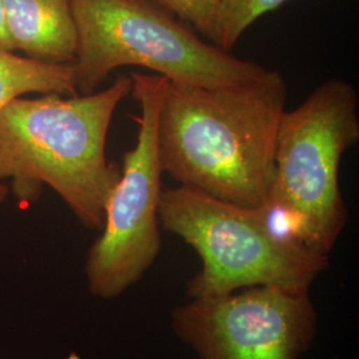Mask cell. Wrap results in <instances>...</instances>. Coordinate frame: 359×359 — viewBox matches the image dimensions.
I'll return each mask as SVG.
<instances>
[{
	"mask_svg": "<svg viewBox=\"0 0 359 359\" xmlns=\"http://www.w3.org/2000/svg\"><path fill=\"white\" fill-rule=\"evenodd\" d=\"M358 140V96L342 79L326 80L304 103L283 112L274 179L261 208L274 231L330 255L348 218L339 167Z\"/></svg>",
	"mask_w": 359,
	"mask_h": 359,
	"instance_id": "3",
	"label": "cell"
},
{
	"mask_svg": "<svg viewBox=\"0 0 359 359\" xmlns=\"http://www.w3.org/2000/svg\"><path fill=\"white\" fill-rule=\"evenodd\" d=\"M287 0H222L213 27L212 41L229 52L245 31L262 15L270 13Z\"/></svg>",
	"mask_w": 359,
	"mask_h": 359,
	"instance_id": "10",
	"label": "cell"
},
{
	"mask_svg": "<svg viewBox=\"0 0 359 359\" xmlns=\"http://www.w3.org/2000/svg\"><path fill=\"white\" fill-rule=\"evenodd\" d=\"M310 292L274 286L192 298L172 311V329L200 359H298L314 341Z\"/></svg>",
	"mask_w": 359,
	"mask_h": 359,
	"instance_id": "7",
	"label": "cell"
},
{
	"mask_svg": "<svg viewBox=\"0 0 359 359\" xmlns=\"http://www.w3.org/2000/svg\"><path fill=\"white\" fill-rule=\"evenodd\" d=\"M130 96L140 107L135 147L124 154L120 177L109 193L102 234L86 259L90 294L114 299L139 283L161 250L158 204L163 168L157 123L167 77L132 72Z\"/></svg>",
	"mask_w": 359,
	"mask_h": 359,
	"instance_id": "6",
	"label": "cell"
},
{
	"mask_svg": "<svg viewBox=\"0 0 359 359\" xmlns=\"http://www.w3.org/2000/svg\"><path fill=\"white\" fill-rule=\"evenodd\" d=\"M158 221L161 229L179 236L201 258V269L187 286L191 298L255 286L310 292L330 265V257L274 231L261 208L237 205L182 185L163 189Z\"/></svg>",
	"mask_w": 359,
	"mask_h": 359,
	"instance_id": "5",
	"label": "cell"
},
{
	"mask_svg": "<svg viewBox=\"0 0 359 359\" xmlns=\"http://www.w3.org/2000/svg\"><path fill=\"white\" fill-rule=\"evenodd\" d=\"M130 90V76L120 75L90 95L20 96L0 109V182L11 180L20 208L50 187L86 228L102 231L120 177V168L107 160V135Z\"/></svg>",
	"mask_w": 359,
	"mask_h": 359,
	"instance_id": "2",
	"label": "cell"
},
{
	"mask_svg": "<svg viewBox=\"0 0 359 359\" xmlns=\"http://www.w3.org/2000/svg\"><path fill=\"white\" fill-rule=\"evenodd\" d=\"M181 22L212 40L216 13L222 0H156Z\"/></svg>",
	"mask_w": 359,
	"mask_h": 359,
	"instance_id": "11",
	"label": "cell"
},
{
	"mask_svg": "<svg viewBox=\"0 0 359 359\" xmlns=\"http://www.w3.org/2000/svg\"><path fill=\"white\" fill-rule=\"evenodd\" d=\"M0 50L6 51L15 52L13 41L8 36L7 27H6V20H4V13H3V4L0 0Z\"/></svg>",
	"mask_w": 359,
	"mask_h": 359,
	"instance_id": "12",
	"label": "cell"
},
{
	"mask_svg": "<svg viewBox=\"0 0 359 359\" xmlns=\"http://www.w3.org/2000/svg\"><path fill=\"white\" fill-rule=\"evenodd\" d=\"M286 95L276 69L216 88L168 80L157 123L163 172L218 200L262 208L274 179Z\"/></svg>",
	"mask_w": 359,
	"mask_h": 359,
	"instance_id": "1",
	"label": "cell"
},
{
	"mask_svg": "<svg viewBox=\"0 0 359 359\" xmlns=\"http://www.w3.org/2000/svg\"><path fill=\"white\" fill-rule=\"evenodd\" d=\"M71 7L77 95L96 92L126 65L209 88L249 83L268 71L206 43L156 0H71Z\"/></svg>",
	"mask_w": 359,
	"mask_h": 359,
	"instance_id": "4",
	"label": "cell"
},
{
	"mask_svg": "<svg viewBox=\"0 0 359 359\" xmlns=\"http://www.w3.org/2000/svg\"><path fill=\"white\" fill-rule=\"evenodd\" d=\"M77 95L72 65H56L0 50V109L13 99L27 93ZM10 189L0 182V204Z\"/></svg>",
	"mask_w": 359,
	"mask_h": 359,
	"instance_id": "9",
	"label": "cell"
},
{
	"mask_svg": "<svg viewBox=\"0 0 359 359\" xmlns=\"http://www.w3.org/2000/svg\"><path fill=\"white\" fill-rule=\"evenodd\" d=\"M15 51L56 65H72L76 28L71 0H1Z\"/></svg>",
	"mask_w": 359,
	"mask_h": 359,
	"instance_id": "8",
	"label": "cell"
}]
</instances>
